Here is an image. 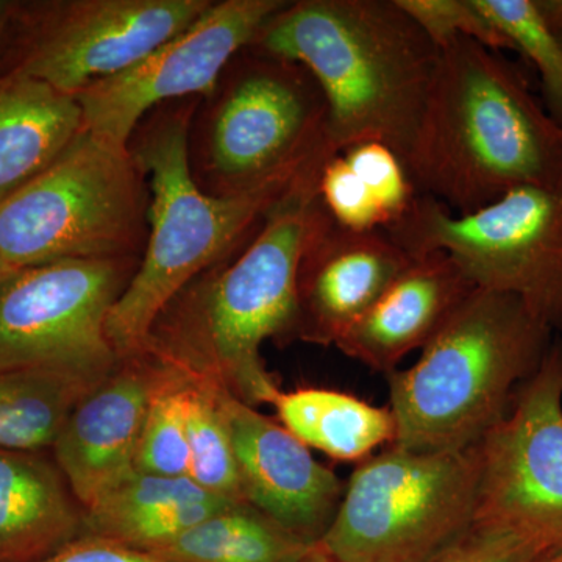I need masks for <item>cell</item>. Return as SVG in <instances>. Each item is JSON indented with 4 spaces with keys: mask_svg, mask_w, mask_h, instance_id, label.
<instances>
[{
    "mask_svg": "<svg viewBox=\"0 0 562 562\" xmlns=\"http://www.w3.org/2000/svg\"><path fill=\"white\" fill-rule=\"evenodd\" d=\"M327 160L317 158L297 177L235 260L214 266L173 299L143 351L255 408L271 405L280 387L261 347L292 339L302 257L331 220L319 195Z\"/></svg>",
    "mask_w": 562,
    "mask_h": 562,
    "instance_id": "6da1fadb",
    "label": "cell"
},
{
    "mask_svg": "<svg viewBox=\"0 0 562 562\" xmlns=\"http://www.w3.org/2000/svg\"><path fill=\"white\" fill-rule=\"evenodd\" d=\"M405 168L417 194L468 214L562 184V127L502 52L458 38L438 65Z\"/></svg>",
    "mask_w": 562,
    "mask_h": 562,
    "instance_id": "7a4b0ae2",
    "label": "cell"
},
{
    "mask_svg": "<svg viewBox=\"0 0 562 562\" xmlns=\"http://www.w3.org/2000/svg\"><path fill=\"white\" fill-rule=\"evenodd\" d=\"M249 47L312 74L327 102L335 154L376 140L405 160L439 49L397 0L288 2Z\"/></svg>",
    "mask_w": 562,
    "mask_h": 562,
    "instance_id": "3957f363",
    "label": "cell"
},
{
    "mask_svg": "<svg viewBox=\"0 0 562 562\" xmlns=\"http://www.w3.org/2000/svg\"><path fill=\"white\" fill-rule=\"evenodd\" d=\"M201 99L150 111L128 147L150 181L147 243L138 269L111 308L106 335L122 358L146 349L151 330L173 299L214 266L231 260L266 214L317 158L249 191L211 195L191 171L190 131Z\"/></svg>",
    "mask_w": 562,
    "mask_h": 562,
    "instance_id": "277c9868",
    "label": "cell"
},
{
    "mask_svg": "<svg viewBox=\"0 0 562 562\" xmlns=\"http://www.w3.org/2000/svg\"><path fill=\"white\" fill-rule=\"evenodd\" d=\"M520 299L475 288L412 368L387 373L392 446L419 453L472 449L506 416L554 339Z\"/></svg>",
    "mask_w": 562,
    "mask_h": 562,
    "instance_id": "5b68a950",
    "label": "cell"
},
{
    "mask_svg": "<svg viewBox=\"0 0 562 562\" xmlns=\"http://www.w3.org/2000/svg\"><path fill=\"white\" fill-rule=\"evenodd\" d=\"M146 180L131 147L81 128L43 172L0 202V255L11 271L139 258L149 233Z\"/></svg>",
    "mask_w": 562,
    "mask_h": 562,
    "instance_id": "8992f818",
    "label": "cell"
},
{
    "mask_svg": "<svg viewBox=\"0 0 562 562\" xmlns=\"http://www.w3.org/2000/svg\"><path fill=\"white\" fill-rule=\"evenodd\" d=\"M327 116V102L308 70L246 47L192 117V176L211 195L260 187L322 151L335 154Z\"/></svg>",
    "mask_w": 562,
    "mask_h": 562,
    "instance_id": "52a82bcc",
    "label": "cell"
},
{
    "mask_svg": "<svg viewBox=\"0 0 562 562\" xmlns=\"http://www.w3.org/2000/svg\"><path fill=\"white\" fill-rule=\"evenodd\" d=\"M479 479L476 446L386 447L351 473L319 546L335 562H436L472 530Z\"/></svg>",
    "mask_w": 562,
    "mask_h": 562,
    "instance_id": "ba28073f",
    "label": "cell"
},
{
    "mask_svg": "<svg viewBox=\"0 0 562 562\" xmlns=\"http://www.w3.org/2000/svg\"><path fill=\"white\" fill-rule=\"evenodd\" d=\"M384 232L412 257L450 255L476 288L520 299L562 338V184L516 188L468 214L417 195Z\"/></svg>",
    "mask_w": 562,
    "mask_h": 562,
    "instance_id": "9c48e42d",
    "label": "cell"
},
{
    "mask_svg": "<svg viewBox=\"0 0 562 562\" xmlns=\"http://www.w3.org/2000/svg\"><path fill=\"white\" fill-rule=\"evenodd\" d=\"M139 260H63L11 272L0 283V372L106 379L121 362L106 321Z\"/></svg>",
    "mask_w": 562,
    "mask_h": 562,
    "instance_id": "30bf717a",
    "label": "cell"
},
{
    "mask_svg": "<svg viewBox=\"0 0 562 562\" xmlns=\"http://www.w3.org/2000/svg\"><path fill=\"white\" fill-rule=\"evenodd\" d=\"M475 527L516 536L538 554L562 549V338L512 408L476 443Z\"/></svg>",
    "mask_w": 562,
    "mask_h": 562,
    "instance_id": "8fae6325",
    "label": "cell"
},
{
    "mask_svg": "<svg viewBox=\"0 0 562 562\" xmlns=\"http://www.w3.org/2000/svg\"><path fill=\"white\" fill-rule=\"evenodd\" d=\"M284 0L211 2L190 27L166 41L117 76L95 81L74 95L83 131L128 146L140 121L165 103L205 99L228 63L254 43Z\"/></svg>",
    "mask_w": 562,
    "mask_h": 562,
    "instance_id": "7c38bea8",
    "label": "cell"
},
{
    "mask_svg": "<svg viewBox=\"0 0 562 562\" xmlns=\"http://www.w3.org/2000/svg\"><path fill=\"white\" fill-rule=\"evenodd\" d=\"M210 0H74L52 7L9 74L77 95L117 76L209 9Z\"/></svg>",
    "mask_w": 562,
    "mask_h": 562,
    "instance_id": "4fadbf2b",
    "label": "cell"
},
{
    "mask_svg": "<svg viewBox=\"0 0 562 562\" xmlns=\"http://www.w3.org/2000/svg\"><path fill=\"white\" fill-rule=\"evenodd\" d=\"M222 405L246 501L305 541L319 543L346 483L272 417L227 391Z\"/></svg>",
    "mask_w": 562,
    "mask_h": 562,
    "instance_id": "5bb4252c",
    "label": "cell"
},
{
    "mask_svg": "<svg viewBox=\"0 0 562 562\" xmlns=\"http://www.w3.org/2000/svg\"><path fill=\"white\" fill-rule=\"evenodd\" d=\"M161 364L147 351L122 358L88 392L55 441V462L81 508L90 509L136 472V452Z\"/></svg>",
    "mask_w": 562,
    "mask_h": 562,
    "instance_id": "9a60e30c",
    "label": "cell"
},
{
    "mask_svg": "<svg viewBox=\"0 0 562 562\" xmlns=\"http://www.w3.org/2000/svg\"><path fill=\"white\" fill-rule=\"evenodd\" d=\"M412 260L384 231H347L328 220L302 257L292 339L336 346Z\"/></svg>",
    "mask_w": 562,
    "mask_h": 562,
    "instance_id": "2e32d148",
    "label": "cell"
},
{
    "mask_svg": "<svg viewBox=\"0 0 562 562\" xmlns=\"http://www.w3.org/2000/svg\"><path fill=\"white\" fill-rule=\"evenodd\" d=\"M475 283L443 251L413 257L382 297L336 344V349L373 372L397 371L414 350H422Z\"/></svg>",
    "mask_w": 562,
    "mask_h": 562,
    "instance_id": "e0dca14e",
    "label": "cell"
},
{
    "mask_svg": "<svg viewBox=\"0 0 562 562\" xmlns=\"http://www.w3.org/2000/svg\"><path fill=\"white\" fill-rule=\"evenodd\" d=\"M83 513L57 462L0 449V562H38L77 541Z\"/></svg>",
    "mask_w": 562,
    "mask_h": 562,
    "instance_id": "ac0fdd59",
    "label": "cell"
},
{
    "mask_svg": "<svg viewBox=\"0 0 562 562\" xmlns=\"http://www.w3.org/2000/svg\"><path fill=\"white\" fill-rule=\"evenodd\" d=\"M231 503L236 502L210 494L190 476L136 471L85 509L81 536L154 553Z\"/></svg>",
    "mask_w": 562,
    "mask_h": 562,
    "instance_id": "d6986e66",
    "label": "cell"
},
{
    "mask_svg": "<svg viewBox=\"0 0 562 562\" xmlns=\"http://www.w3.org/2000/svg\"><path fill=\"white\" fill-rule=\"evenodd\" d=\"M83 128L72 95L29 77L0 79V202L43 172Z\"/></svg>",
    "mask_w": 562,
    "mask_h": 562,
    "instance_id": "ffe728a7",
    "label": "cell"
},
{
    "mask_svg": "<svg viewBox=\"0 0 562 562\" xmlns=\"http://www.w3.org/2000/svg\"><path fill=\"white\" fill-rule=\"evenodd\" d=\"M280 424L310 449L331 460H368L395 442L397 425L390 406L371 405L347 392L327 387L279 391L271 403Z\"/></svg>",
    "mask_w": 562,
    "mask_h": 562,
    "instance_id": "44dd1931",
    "label": "cell"
},
{
    "mask_svg": "<svg viewBox=\"0 0 562 562\" xmlns=\"http://www.w3.org/2000/svg\"><path fill=\"white\" fill-rule=\"evenodd\" d=\"M314 546L250 503L236 502L151 554L169 562H302Z\"/></svg>",
    "mask_w": 562,
    "mask_h": 562,
    "instance_id": "7402d4cb",
    "label": "cell"
},
{
    "mask_svg": "<svg viewBox=\"0 0 562 562\" xmlns=\"http://www.w3.org/2000/svg\"><path fill=\"white\" fill-rule=\"evenodd\" d=\"M103 380L52 371L0 372V449L41 452L54 447L77 403Z\"/></svg>",
    "mask_w": 562,
    "mask_h": 562,
    "instance_id": "603a6c76",
    "label": "cell"
},
{
    "mask_svg": "<svg viewBox=\"0 0 562 562\" xmlns=\"http://www.w3.org/2000/svg\"><path fill=\"white\" fill-rule=\"evenodd\" d=\"M190 376V479L202 490L224 501L247 502L233 449L231 427L222 405L224 390L206 380Z\"/></svg>",
    "mask_w": 562,
    "mask_h": 562,
    "instance_id": "cb8c5ba5",
    "label": "cell"
},
{
    "mask_svg": "<svg viewBox=\"0 0 562 562\" xmlns=\"http://www.w3.org/2000/svg\"><path fill=\"white\" fill-rule=\"evenodd\" d=\"M158 361V360H157ZM150 398L140 431L136 471L162 476H190L188 395L191 376L166 362Z\"/></svg>",
    "mask_w": 562,
    "mask_h": 562,
    "instance_id": "d4e9b609",
    "label": "cell"
},
{
    "mask_svg": "<svg viewBox=\"0 0 562 562\" xmlns=\"http://www.w3.org/2000/svg\"><path fill=\"white\" fill-rule=\"evenodd\" d=\"M476 5L538 69L543 106L562 127V44L536 0H476Z\"/></svg>",
    "mask_w": 562,
    "mask_h": 562,
    "instance_id": "484cf974",
    "label": "cell"
},
{
    "mask_svg": "<svg viewBox=\"0 0 562 562\" xmlns=\"http://www.w3.org/2000/svg\"><path fill=\"white\" fill-rule=\"evenodd\" d=\"M409 16L427 33L438 49L450 41L465 38L487 49L514 50L512 41L476 5V0H397Z\"/></svg>",
    "mask_w": 562,
    "mask_h": 562,
    "instance_id": "4316f807",
    "label": "cell"
},
{
    "mask_svg": "<svg viewBox=\"0 0 562 562\" xmlns=\"http://www.w3.org/2000/svg\"><path fill=\"white\" fill-rule=\"evenodd\" d=\"M341 155L386 214L387 228L402 220L419 194L401 155L376 140L355 144Z\"/></svg>",
    "mask_w": 562,
    "mask_h": 562,
    "instance_id": "83f0119b",
    "label": "cell"
},
{
    "mask_svg": "<svg viewBox=\"0 0 562 562\" xmlns=\"http://www.w3.org/2000/svg\"><path fill=\"white\" fill-rule=\"evenodd\" d=\"M319 195L328 216L347 231H386L390 225L371 191L341 154L333 155L322 166Z\"/></svg>",
    "mask_w": 562,
    "mask_h": 562,
    "instance_id": "f1b7e54d",
    "label": "cell"
},
{
    "mask_svg": "<svg viewBox=\"0 0 562 562\" xmlns=\"http://www.w3.org/2000/svg\"><path fill=\"white\" fill-rule=\"evenodd\" d=\"M539 557L516 536L475 527L436 562H531Z\"/></svg>",
    "mask_w": 562,
    "mask_h": 562,
    "instance_id": "f546056e",
    "label": "cell"
},
{
    "mask_svg": "<svg viewBox=\"0 0 562 562\" xmlns=\"http://www.w3.org/2000/svg\"><path fill=\"white\" fill-rule=\"evenodd\" d=\"M38 562H169L121 543L80 536L60 552Z\"/></svg>",
    "mask_w": 562,
    "mask_h": 562,
    "instance_id": "4dcf8cb0",
    "label": "cell"
},
{
    "mask_svg": "<svg viewBox=\"0 0 562 562\" xmlns=\"http://www.w3.org/2000/svg\"><path fill=\"white\" fill-rule=\"evenodd\" d=\"M543 21L562 44V0H536Z\"/></svg>",
    "mask_w": 562,
    "mask_h": 562,
    "instance_id": "1f68e13d",
    "label": "cell"
},
{
    "mask_svg": "<svg viewBox=\"0 0 562 562\" xmlns=\"http://www.w3.org/2000/svg\"><path fill=\"white\" fill-rule=\"evenodd\" d=\"M302 562H335L331 560L330 557H328L327 553L324 552V549L319 546V543H316V546L313 547L312 552L306 554L305 560Z\"/></svg>",
    "mask_w": 562,
    "mask_h": 562,
    "instance_id": "d6a6232c",
    "label": "cell"
},
{
    "mask_svg": "<svg viewBox=\"0 0 562 562\" xmlns=\"http://www.w3.org/2000/svg\"><path fill=\"white\" fill-rule=\"evenodd\" d=\"M531 562H562V549L554 552L539 554Z\"/></svg>",
    "mask_w": 562,
    "mask_h": 562,
    "instance_id": "836d02e7",
    "label": "cell"
},
{
    "mask_svg": "<svg viewBox=\"0 0 562 562\" xmlns=\"http://www.w3.org/2000/svg\"><path fill=\"white\" fill-rule=\"evenodd\" d=\"M11 272L14 271H11L9 266H7L5 260H3L2 255H0V283H2V281L5 280Z\"/></svg>",
    "mask_w": 562,
    "mask_h": 562,
    "instance_id": "e575fe53",
    "label": "cell"
},
{
    "mask_svg": "<svg viewBox=\"0 0 562 562\" xmlns=\"http://www.w3.org/2000/svg\"><path fill=\"white\" fill-rule=\"evenodd\" d=\"M10 10V3L0 2V24H2L3 20H5L7 14H9Z\"/></svg>",
    "mask_w": 562,
    "mask_h": 562,
    "instance_id": "d590c367",
    "label": "cell"
}]
</instances>
